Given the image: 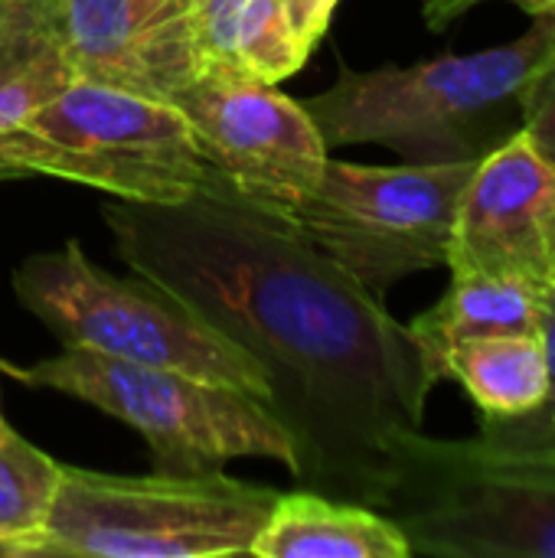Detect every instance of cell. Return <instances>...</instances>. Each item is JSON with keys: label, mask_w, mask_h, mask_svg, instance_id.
<instances>
[{"label": "cell", "mask_w": 555, "mask_h": 558, "mask_svg": "<svg viewBox=\"0 0 555 558\" xmlns=\"http://www.w3.org/2000/svg\"><path fill=\"white\" fill-rule=\"evenodd\" d=\"M101 219L134 275L262 366L294 481L383 513L438 383L409 324L285 213L219 177L173 206L114 199Z\"/></svg>", "instance_id": "obj_1"}, {"label": "cell", "mask_w": 555, "mask_h": 558, "mask_svg": "<svg viewBox=\"0 0 555 558\" xmlns=\"http://www.w3.org/2000/svg\"><path fill=\"white\" fill-rule=\"evenodd\" d=\"M533 20L520 39L468 56L366 72L340 65L337 82L301 105L327 150L379 144L406 163H478L520 134L523 88L555 52V16Z\"/></svg>", "instance_id": "obj_2"}, {"label": "cell", "mask_w": 555, "mask_h": 558, "mask_svg": "<svg viewBox=\"0 0 555 558\" xmlns=\"http://www.w3.org/2000/svg\"><path fill=\"white\" fill-rule=\"evenodd\" d=\"M13 177H59L114 199L173 206L216 173L167 98L75 78L0 134V180Z\"/></svg>", "instance_id": "obj_3"}, {"label": "cell", "mask_w": 555, "mask_h": 558, "mask_svg": "<svg viewBox=\"0 0 555 558\" xmlns=\"http://www.w3.org/2000/svg\"><path fill=\"white\" fill-rule=\"evenodd\" d=\"M278 490L209 474H101L65 468L26 558L249 556Z\"/></svg>", "instance_id": "obj_4"}, {"label": "cell", "mask_w": 555, "mask_h": 558, "mask_svg": "<svg viewBox=\"0 0 555 558\" xmlns=\"http://www.w3.org/2000/svg\"><path fill=\"white\" fill-rule=\"evenodd\" d=\"M20 304L65 347L124 363L177 369L268 405L262 366L147 278L101 271L79 242L39 252L13 271Z\"/></svg>", "instance_id": "obj_5"}, {"label": "cell", "mask_w": 555, "mask_h": 558, "mask_svg": "<svg viewBox=\"0 0 555 558\" xmlns=\"http://www.w3.org/2000/svg\"><path fill=\"white\" fill-rule=\"evenodd\" d=\"M0 369L23 386L72 396L121 418L147 441L160 474H209L242 458L278 461L288 471L294 464L291 438L275 412L219 383L65 347L33 366L0 363Z\"/></svg>", "instance_id": "obj_6"}, {"label": "cell", "mask_w": 555, "mask_h": 558, "mask_svg": "<svg viewBox=\"0 0 555 558\" xmlns=\"http://www.w3.org/2000/svg\"><path fill=\"white\" fill-rule=\"evenodd\" d=\"M383 513L412 556L555 558V464L415 432Z\"/></svg>", "instance_id": "obj_7"}, {"label": "cell", "mask_w": 555, "mask_h": 558, "mask_svg": "<svg viewBox=\"0 0 555 558\" xmlns=\"http://www.w3.org/2000/svg\"><path fill=\"white\" fill-rule=\"evenodd\" d=\"M478 163L370 167L330 160L285 216L327 258L383 298L396 281L448 262L461 190Z\"/></svg>", "instance_id": "obj_8"}, {"label": "cell", "mask_w": 555, "mask_h": 558, "mask_svg": "<svg viewBox=\"0 0 555 558\" xmlns=\"http://www.w3.org/2000/svg\"><path fill=\"white\" fill-rule=\"evenodd\" d=\"M167 101L186 118L213 173L258 206L288 213L327 167V144L307 108L268 82L196 75Z\"/></svg>", "instance_id": "obj_9"}, {"label": "cell", "mask_w": 555, "mask_h": 558, "mask_svg": "<svg viewBox=\"0 0 555 558\" xmlns=\"http://www.w3.org/2000/svg\"><path fill=\"white\" fill-rule=\"evenodd\" d=\"M553 258L555 167L523 134H514L471 170L445 265L550 288Z\"/></svg>", "instance_id": "obj_10"}, {"label": "cell", "mask_w": 555, "mask_h": 558, "mask_svg": "<svg viewBox=\"0 0 555 558\" xmlns=\"http://www.w3.org/2000/svg\"><path fill=\"white\" fill-rule=\"evenodd\" d=\"M75 78L157 95L147 0H33Z\"/></svg>", "instance_id": "obj_11"}, {"label": "cell", "mask_w": 555, "mask_h": 558, "mask_svg": "<svg viewBox=\"0 0 555 558\" xmlns=\"http://www.w3.org/2000/svg\"><path fill=\"white\" fill-rule=\"evenodd\" d=\"M183 36L193 78L232 75L278 85L311 59L278 0H200L183 13Z\"/></svg>", "instance_id": "obj_12"}, {"label": "cell", "mask_w": 555, "mask_h": 558, "mask_svg": "<svg viewBox=\"0 0 555 558\" xmlns=\"http://www.w3.org/2000/svg\"><path fill=\"white\" fill-rule=\"evenodd\" d=\"M249 556L258 558H409V539L379 510L317 490L278 494Z\"/></svg>", "instance_id": "obj_13"}, {"label": "cell", "mask_w": 555, "mask_h": 558, "mask_svg": "<svg viewBox=\"0 0 555 558\" xmlns=\"http://www.w3.org/2000/svg\"><path fill=\"white\" fill-rule=\"evenodd\" d=\"M553 291L523 278L481 275V271H451L445 298L419 314L409 330L419 340L435 379L442 383V356L478 337H520L543 333L550 317Z\"/></svg>", "instance_id": "obj_14"}, {"label": "cell", "mask_w": 555, "mask_h": 558, "mask_svg": "<svg viewBox=\"0 0 555 558\" xmlns=\"http://www.w3.org/2000/svg\"><path fill=\"white\" fill-rule=\"evenodd\" d=\"M438 373L442 379L461 383L484 418L527 415L550 392L543 333L461 340L442 356Z\"/></svg>", "instance_id": "obj_15"}, {"label": "cell", "mask_w": 555, "mask_h": 558, "mask_svg": "<svg viewBox=\"0 0 555 558\" xmlns=\"http://www.w3.org/2000/svg\"><path fill=\"white\" fill-rule=\"evenodd\" d=\"M75 82L33 0H0V134Z\"/></svg>", "instance_id": "obj_16"}, {"label": "cell", "mask_w": 555, "mask_h": 558, "mask_svg": "<svg viewBox=\"0 0 555 558\" xmlns=\"http://www.w3.org/2000/svg\"><path fill=\"white\" fill-rule=\"evenodd\" d=\"M59 474V461L0 418V556H29L46 526Z\"/></svg>", "instance_id": "obj_17"}, {"label": "cell", "mask_w": 555, "mask_h": 558, "mask_svg": "<svg viewBox=\"0 0 555 558\" xmlns=\"http://www.w3.org/2000/svg\"><path fill=\"white\" fill-rule=\"evenodd\" d=\"M543 343L550 356V392L546 399L517 418H481V435L474 438L478 448L497 458L555 464V294L550 304V317L543 327Z\"/></svg>", "instance_id": "obj_18"}, {"label": "cell", "mask_w": 555, "mask_h": 558, "mask_svg": "<svg viewBox=\"0 0 555 558\" xmlns=\"http://www.w3.org/2000/svg\"><path fill=\"white\" fill-rule=\"evenodd\" d=\"M520 114V134L555 167V52L527 82Z\"/></svg>", "instance_id": "obj_19"}, {"label": "cell", "mask_w": 555, "mask_h": 558, "mask_svg": "<svg viewBox=\"0 0 555 558\" xmlns=\"http://www.w3.org/2000/svg\"><path fill=\"white\" fill-rule=\"evenodd\" d=\"M340 0H278L291 33L298 36V43L304 46V52H314V46L324 39L334 10Z\"/></svg>", "instance_id": "obj_20"}, {"label": "cell", "mask_w": 555, "mask_h": 558, "mask_svg": "<svg viewBox=\"0 0 555 558\" xmlns=\"http://www.w3.org/2000/svg\"><path fill=\"white\" fill-rule=\"evenodd\" d=\"M478 3H484V0H422V13L432 29H445L448 23H455Z\"/></svg>", "instance_id": "obj_21"}, {"label": "cell", "mask_w": 555, "mask_h": 558, "mask_svg": "<svg viewBox=\"0 0 555 558\" xmlns=\"http://www.w3.org/2000/svg\"><path fill=\"white\" fill-rule=\"evenodd\" d=\"M510 3H517L530 16H555V0H510Z\"/></svg>", "instance_id": "obj_22"}, {"label": "cell", "mask_w": 555, "mask_h": 558, "mask_svg": "<svg viewBox=\"0 0 555 558\" xmlns=\"http://www.w3.org/2000/svg\"><path fill=\"white\" fill-rule=\"evenodd\" d=\"M193 3H200V0H180V23H183V13H186Z\"/></svg>", "instance_id": "obj_23"}, {"label": "cell", "mask_w": 555, "mask_h": 558, "mask_svg": "<svg viewBox=\"0 0 555 558\" xmlns=\"http://www.w3.org/2000/svg\"><path fill=\"white\" fill-rule=\"evenodd\" d=\"M550 288H553V294H555V258H553V268H550Z\"/></svg>", "instance_id": "obj_24"}, {"label": "cell", "mask_w": 555, "mask_h": 558, "mask_svg": "<svg viewBox=\"0 0 555 558\" xmlns=\"http://www.w3.org/2000/svg\"><path fill=\"white\" fill-rule=\"evenodd\" d=\"M0 418H3V409H0Z\"/></svg>", "instance_id": "obj_25"}]
</instances>
